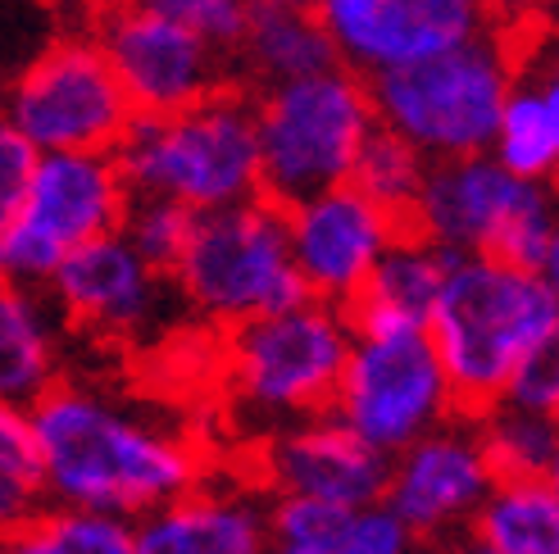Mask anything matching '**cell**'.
Segmentation results:
<instances>
[{
    "label": "cell",
    "mask_w": 559,
    "mask_h": 554,
    "mask_svg": "<svg viewBox=\"0 0 559 554\" xmlns=\"http://www.w3.org/2000/svg\"><path fill=\"white\" fill-rule=\"evenodd\" d=\"M27 419L55 509L132 522L201 482V455L182 432L142 419L96 386L55 382Z\"/></svg>",
    "instance_id": "obj_1"
},
{
    "label": "cell",
    "mask_w": 559,
    "mask_h": 554,
    "mask_svg": "<svg viewBox=\"0 0 559 554\" xmlns=\"http://www.w3.org/2000/svg\"><path fill=\"white\" fill-rule=\"evenodd\" d=\"M428 337L460 413H483L500 400L523 354L559 341V287L555 277L523 273L506 260L455 255Z\"/></svg>",
    "instance_id": "obj_2"
},
{
    "label": "cell",
    "mask_w": 559,
    "mask_h": 554,
    "mask_svg": "<svg viewBox=\"0 0 559 554\" xmlns=\"http://www.w3.org/2000/svg\"><path fill=\"white\" fill-rule=\"evenodd\" d=\"M523 41L527 37L483 27V33L432 55V60L373 77L369 100L378 128L401 136L428 164L487 155Z\"/></svg>",
    "instance_id": "obj_3"
},
{
    "label": "cell",
    "mask_w": 559,
    "mask_h": 554,
    "mask_svg": "<svg viewBox=\"0 0 559 554\" xmlns=\"http://www.w3.org/2000/svg\"><path fill=\"white\" fill-rule=\"evenodd\" d=\"M115 159L132 196H159L191 214L246 205L260 196L255 105L228 87L178 115L132 119Z\"/></svg>",
    "instance_id": "obj_4"
},
{
    "label": "cell",
    "mask_w": 559,
    "mask_h": 554,
    "mask_svg": "<svg viewBox=\"0 0 559 554\" xmlns=\"http://www.w3.org/2000/svg\"><path fill=\"white\" fill-rule=\"evenodd\" d=\"M405 228L445 255L506 260L537 277H555L559 268L550 186L514 178L491 155L432 164Z\"/></svg>",
    "instance_id": "obj_5"
},
{
    "label": "cell",
    "mask_w": 559,
    "mask_h": 554,
    "mask_svg": "<svg viewBox=\"0 0 559 554\" xmlns=\"http://www.w3.org/2000/svg\"><path fill=\"white\" fill-rule=\"evenodd\" d=\"M250 105L260 142V196L283 209L350 182L355 159L378 128L369 82L342 64L264 87Z\"/></svg>",
    "instance_id": "obj_6"
},
{
    "label": "cell",
    "mask_w": 559,
    "mask_h": 554,
    "mask_svg": "<svg viewBox=\"0 0 559 554\" xmlns=\"http://www.w3.org/2000/svg\"><path fill=\"white\" fill-rule=\"evenodd\" d=\"M174 287L191 310L228 327L300 304L305 282L292 260L283 205L255 196L233 209L201 214Z\"/></svg>",
    "instance_id": "obj_7"
},
{
    "label": "cell",
    "mask_w": 559,
    "mask_h": 554,
    "mask_svg": "<svg viewBox=\"0 0 559 554\" xmlns=\"http://www.w3.org/2000/svg\"><path fill=\"white\" fill-rule=\"evenodd\" d=\"M350 341L346 310L310 296L292 310L237 323L228 341L233 392L250 413L273 419L277 427L328 413Z\"/></svg>",
    "instance_id": "obj_8"
},
{
    "label": "cell",
    "mask_w": 559,
    "mask_h": 554,
    "mask_svg": "<svg viewBox=\"0 0 559 554\" xmlns=\"http://www.w3.org/2000/svg\"><path fill=\"white\" fill-rule=\"evenodd\" d=\"M132 191L115 155H37L19 209L0 228V277L46 291L64 255L123 228Z\"/></svg>",
    "instance_id": "obj_9"
},
{
    "label": "cell",
    "mask_w": 559,
    "mask_h": 554,
    "mask_svg": "<svg viewBox=\"0 0 559 554\" xmlns=\"http://www.w3.org/2000/svg\"><path fill=\"white\" fill-rule=\"evenodd\" d=\"M0 115L37 155H115L136 119L92 27H64L5 87Z\"/></svg>",
    "instance_id": "obj_10"
},
{
    "label": "cell",
    "mask_w": 559,
    "mask_h": 554,
    "mask_svg": "<svg viewBox=\"0 0 559 554\" xmlns=\"http://www.w3.org/2000/svg\"><path fill=\"white\" fill-rule=\"evenodd\" d=\"M328 413L391 459L424 432L451 423L460 405L428 332H391L350 341Z\"/></svg>",
    "instance_id": "obj_11"
},
{
    "label": "cell",
    "mask_w": 559,
    "mask_h": 554,
    "mask_svg": "<svg viewBox=\"0 0 559 554\" xmlns=\"http://www.w3.org/2000/svg\"><path fill=\"white\" fill-rule=\"evenodd\" d=\"M92 37L100 41L136 119L178 115L233 87L228 55L136 0H119L115 10H105L92 23Z\"/></svg>",
    "instance_id": "obj_12"
},
{
    "label": "cell",
    "mask_w": 559,
    "mask_h": 554,
    "mask_svg": "<svg viewBox=\"0 0 559 554\" xmlns=\"http://www.w3.org/2000/svg\"><path fill=\"white\" fill-rule=\"evenodd\" d=\"M283 214H287V241H292V260L305 282V296L337 304V310H346L365 291L378 260L405 232L401 218L378 209L350 182L328 186L319 196H305Z\"/></svg>",
    "instance_id": "obj_13"
},
{
    "label": "cell",
    "mask_w": 559,
    "mask_h": 554,
    "mask_svg": "<svg viewBox=\"0 0 559 554\" xmlns=\"http://www.w3.org/2000/svg\"><path fill=\"white\" fill-rule=\"evenodd\" d=\"M314 14L337 64L365 82L432 60L487 27L473 0H319Z\"/></svg>",
    "instance_id": "obj_14"
},
{
    "label": "cell",
    "mask_w": 559,
    "mask_h": 554,
    "mask_svg": "<svg viewBox=\"0 0 559 554\" xmlns=\"http://www.w3.org/2000/svg\"><path fill=\"white\" fill-rule=\"evenodd\" d=\"M491 482L496 478L487 468L478 427L451 419L391 455L378 505L414 541H437L464 528V522H473Z\"/></svg>",
    "instance_id": "obj_15"
},
{
    "label": "cell",
    "mask_w": 559,
    "mask_h": 554,
    "mask_svg": "<svg viewBox=\"0 0 559 554\" xmlns=\"http://www.w3.org/2000/svg\"><path fill=\"white\" fill-rule=\"evenodd\" d=\"M169 287L174 277L155 273L123 232H109L60 260L46 282V300L60 318L100 337H142L169 314Z\"/></svg>",
    "instance_id": "obj_16"
},
{
    "label": "cell",
    "mask_w": 559,
    "mask_h": 554,
    "mask_svg": "<svg viewBox=\"0 0 559 554\" xmlns=\"http://www.w3.org/2000/svg\"><path fill=\"white\" fill-rule=\"evenodd\" d=\"M386 455L365 446L337 413H314L277 427L260 450V478L273 501L378 505L386 486Z\"/></svg>",
    "instance_id": "obj_17"
},
{
    "label": "cell",
    "mask_w": 559,
    "mask_h": 554,
    "mask_svg": "<svg viewBox=\"0 0 559 554\" xmlns=\"http://www.w3.org/2000/svg\"><path fill=\"white\" fill-rule=\"evenodd\" d=\"M269 495L255 482H195L132 518V554H269Z\"/></svg>",
    "instance_id": "obj_18"
},
{
    "label": "cell",
    "mask_w": 559,
    "mask_h": 554,
    "mask_svg": "<svg viewBox=\"0 0 559 554\" xmlns=\"http://www.w3.org/2000/svg\"><path fill=\"white\" fill-rule=\"evenodd\" d=\"M455 255L414 237L409 228L391 241V251L369 273L365 291L346 304L355 337H391V332H428L437 296L445 287Z\"/></svg>",
    "instance_id": "obj_19"
},
{
    "label": "cell",
    "mask_w": 559,
    "mask_h": 554,
    "mask_svg": "<svg viewBox=\"0 0 559 554\" xmlns=\"http://www.w3.org/2000/svg\"><path fill=\"white\" fill-rule=\"evenodd\" d=\"M269 554H414V537L382 505L273 501Z\"/></svg>",
    "instance_id": "obj_20"
},
{
    "label": "cell",
    "mask_w": 559,
    "mask_h": 554,
    "mask_svg": "<svg viewBox=\"0 0 559 554\" xmlns=\"http://www.w3.org/2000/svg\"><path fill=\"white\" fill-rule=\"evenodd\" d=\"M523 182H550L559 169V77L537 55H519L487 150Z\"/></svg>",
    "instance_id": "obj_21"
},
{
    "label": "cell",
    "mask_w": 559,
    "mask_h": 554,
    "mask_svg": "<svg viewBox=\"0 0 559 554\" xmlns=\"http://www.w3.org/2000/svg\"><path fill=\"white\" fill-rule=\"evenodd\" d=\"M60 382V314L46 291L0 277V405L33 409Z\"/></svg>",
    "instance_id": "obj_22"
},
{
    "label": "cell",
    "mask_w": 559,
    "mask_h": 554,
    "mask_svg": "<svg viewBox=\"0 0 559 554\" xmlns=\"http://www.w3.org/2000/svg\"><path fill=\"white\" fill-rule=\"evenodd\" d=\"M233 82H250L255 92L296 82L337 64L328 46V33L314 10H277V5H250L241 37L228 50Z\"/></svg>",
    "instance_id": "obj_23"
},
{
    "label": "cell",
    "mask_w": 559,
    "mask_h": 554,
    "mask_svg": "<svg viewBox=\"0 0 559 554\" xmlns=\"http://www.w3.org/2000/svg\"><path fill=\"white\" fill-rule=\"evenodd\" d=\"M473 528V541L500 554H559V491L555 482H491Z\"/></svg>",
    "instance_id": "obj_24"
},
{
    "label": "cell",
    "mask_w": 559,
    "mask_h": 554,
    "mask_svg": "<svg viewBox=\"0 0 559 554\" xmlns=\"http://www.w3.org/2000/svg\"><path fill=\"white\" fill-rule=\"evenodd\" d=\"M478 441L496 482H555L559 432L546 413H519L491 405L478 413Z\"/></svg>",
    "instance_id": "obj_25"
},
{
    "label": "cell",
    "mask_w": 559,
    "mask_h": 554,
    "mask_svg": "<svg viewBox=\"0 0 559 554\" xmlns=\"http://www.w3.org/2000/svg\"><path fill=\"white\" fill-rule=\"evenodd\" d=\"M0 554H132V522L78 509H41L19 532L0 537Z\"/></svg>",
    "instance_id": "obj_26"
},
{
    "label": "cell",
    "mask_w": 559,
    "mask_h": 554,
    "mask_svg": "<svg viewBox=\"0 0 559 554\" xmlns=\"http://www.w3.org/2000/svg\"><path fill=\"white\" fill-rule=\"evenodd\" d=\"M432 164L418 155L414 146H405L401 136H391L386 128H373L365 150H359L355 169H350V186L365 191V196L386 209L391 218H409L418 191H424V178H428Z\"/></svg>",
    "instance_id": "obj_27"
},
{
    "label": "cell",
    "mask_w": 559,
    "mask_h": 554,
    "mask_svg": "<svg viewBox=\"0 0 559 554\" xmlns=\"http://www.w3.org/2000/svg\"><path fill=\"white\" fill-rule=\"evenodd\" d=\"M195 218L174 201H159V196H132L128 201V214H123V241L132 245L136 255H142L155 273L174 277L187 245H191V232H195Z\"/></svg>",
    "instance_id": "obj_28"
},
{
    "label": "cell",
    "mask_w": 559,
    "mask_h": 554,
    "mask_svg": "<svg viewBox=\"0 0 559 554\" xmlns=\"http://www.w3.org/2000/svg\"><path fill=\"white\" fill-rule=\"evenodd\" d=\"M60 33L64 19L41 0H0V96Z\"/></svg>",
    "instance_id": "obj_29"
},
{
    "label": "cell",
    "mask_w": 559,
    "mask_h": 554,
    "mask_svg": "<svg viewBox=\"0 0 559 554\" xmlns=\"http://www.w3.org/2000/svg\"><path fill=\"white\" fill-rule=\"evenodd\" d=\"M136 5L164 14L169 23L187 27V33H195L201 41L218 46L223 55L233 50V41L246 27V14H250V0H136Z\"/></svg>",
    "instance_id": "obj_30"
},
{
    "label": "cell",
    "mask_w": 559,
    "mask_h": 554,
    "mask_svg": "<svg viewBox=\"0 0 559 554\" xmlns=\"http://www.w3.org/2000/svg\"><path fill=\"white\" fill-rule=\"evenodd\" d=\"M496 405L555 419V409H559V341L537 346L533 354H523L514 364V373L506 377V386H500Z\"/></svg>",
    "instance_id": "obj_31"
},
{
    "label": "cell",
    "mask_w": 559,
    "mask_h": 554,
    "mask_svg": "<svg viewBox=\"0 0 559 554\" xmlns=\"http://www.w3.org/2000/svg\"><path fill=\"white\" fill-rule=\"evenodd\" d=\"M0 478H10L14 486L33 491V495H41V501H46L37 432H33L27 409H19V405H0Z\"/></svg>",
    "instance_id": "obj_32"
},
{
    "label": "cell",
    "mask_w": 559,
    "mask_h": 554,
    "mask_svg": "<svg viewBox=\"0 0 559 554\" xmlns=\"http://www.w3.org/2000/svg\"><path fill=\"white\" fill-rule=\"evenodd\" d=\"M33 164H37V150L14 132V123L5 115H0V228L14 218L19 196H23V186H27V173H33Z\"/></svg>",
    "instance_id": "obj_33"
},
{
    "label": "cell",
    "mask_w": 559,
    "mask_h": 554,
    "mask_svg": "<svg viewBox=\"0 0 559 554\" xmlns=\"http://www.w3.org/2000/svg\"><path fill=\"white\" fill-rule=\"evenodd\" d=\"M555 0H473V10L483 14L487 27H500V33L514 37H533L542 19L550 14Z\"/></svg>",
    "instance_id": "obj_34"
},
{
    "label": "cell",
    "mask_w": 559,
    "mask_h": 554,
    "mask_svg": "<svg viewBox=\"0 0 559 554\" xmlns=\"http://www.w3.org/2000/svg\"><path fill=\"white\" fill-rule=\"evenodd\" d=\"M41 509H46V501H41V495H33V491L14 486L10 478H0V537L19 532L23 522H33Z\"/></svg>",
    "instance_id": "obj_35"
},
{
    "label": "cell",
    "mask_w": 559,
    "mask_h": 554,
    "mask_svg": "<svg viewBox=\"0 0 559 554\" xmlns=\"http://www.w3.org/2000/svg\"><path fill=\"white\" fill-rule=\"evenodd\" d=\"M46 10H55L60 19H78V23H96L105 10H115L119 0H41Z\"/></svg>",
    "instance_id": "obj_36"
},
{
    "label": "cell",
    "mask_w": 559,
    "mask_h": 554,
    "mask_svg": "<svg viewBox=\"0 0 559 554\" xmlns=\"http://www.w3.org/2000/svg\"><path fill=\"white\" fill-rule=\"evenodd\" d=\"M250 5H277V10H314L319 0H250Z\"/></svg>",
    "instance_id": "obj_37"
},
{
    "label": "cell",
    "mask_w": 559,
    "mask_h": 554,
    "mask_svg": "<svg viewBox=\"0 0 559 554\" xmlns=\"http://www.w3.org/2000/svg\"><path fill=\"white\" fill-rule=\"evenodd\" d=\"M445 554H500V550H491V545H483V541H460V545H451Z\"/></svg>",
    "instance_id": "obj_38"
}]
</instances>
